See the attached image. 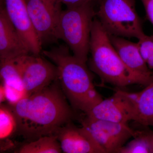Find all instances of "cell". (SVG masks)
I'll list each match as a JSON object with an SVG mask.
<instances>
[{
    "mask_svg": "<svg viewBox=\"0 0 153 153\" xmlns=\"http://www.w3.org/2000/svg\"><path fill=\"white\" fill-rule=\"evenodd\" d=\"M62 151L57 137L44 136L22 145L16 153H60Z\"/></svg>",
    "mask_w": 153,
    "mask_h": 153,
    "instance_id": "obj_16",
    "label": "cell"
},
{
    "mask_svg": "<svg viewBox=\"0 0 153 153\" xmlns=\"http://www.w3.org/2000/svg\"><path fill=\"white\" fill-rule=\"evenodd\" d=\"M66 99L57 79L16 104L9 105L16 117V134L29 141L54 135L75 117Z\"/></svg>",
    "mask_w": 153,
    "mask_h": 153,
    "instance_id": "obj_1",
    "label": "cell"
},
{
    "mask_svg": "<svg viewBox=\"0 0 153 153\" xmlns=\"http://www.w3.org/2000/svg\"><path fill=\"white\" fill-rule=\"evenodd\" d=\"M89 53V68L103 82L120 88L132 84L146 87L153 82V75L140 74L124 63L113 46L109 35L96 17L92 23Z\"/></svg>",
    "mask_w": 153,
    "mask_h": 153,
    "instance_id": "obj_3",
    "label": "cell"
},
{
    "mask_svg": "<svg viewBox=\"0 0 153 153\" xmlns=\"http://www.w3.org/2000/svg\"><path fill=\"white\" fill-rule=\"evenodd\" d=\"M136 133L139 135L146 141L151 153H153V131L150 130L135 131Z\"/></svg>",
    "mask_w": 153,
    "mask_h": 153,
    "instance_id": "obj_20",
    "label": "cell"
},
{
    "mask_svg": "<svg viewBox=\"0 0 153 153\" xmlns=\"http://www.w3.org/2000/svg\"><path fill=\"white\" fill-rule=\"evenodd\" d=\"M135 108V122L144 127H153V82L136 93H130Z\"/></svg>",
    "mask_w": 153,
    "mask_h": 153,
    "instance_id": "obj_15",
    "label": "cell"
},
{
    "mask_svg": "<svg viewBox=\"0 0 153 153\" xmlns=\"http://www.w3.org/2000/svg\"><path fill=\"white\" fill-rule=\"evenodd\" d=\"M42 54L57 67L60 86L74 110L86 113L103 100L86 63L71 55L66 45L44 50Z\"/></svg>",
    "mask_w": 153,
    "mask_h": 153,
    "instance_id": "obj_2",
    "label": "cell"
},
{
    "mask_svg": "<svg viewBox=\"0 0 153 153\" xmlns=\"http://www.w3.org/2000/svg\"><path fill=\"white\" fill-rule=\"evenodd\" d=\"M0 76L9 105H14L27 97L15 59L1 61Z\"/></svg>",
    "mask_w": 153,
    "mask_h": 153,
    "instance_id": "obj_13",
    "label": "cell"
},
{
    "mask_svg": "<svg viewBox=\"0 0 153 153\" xmlns=\"http://www.w3.org/2000/svg\"><path fill=\"white\" fill-rule=\"evenodd\" d=\"M144 7L147 18L153 25V0H140Z\"/></svg>",
    "mask_w": 153,
    "mask_h": 153,
    "instance_id": "obj_21",
    "label": "cell"
},
{
    "mask_svg": "<svg viewBox=\"0 0 153 153\" xmlns=\"http://www.w3.org/2000/svg\"><path fill=\"white\" fill-rule=\"evenodd\" d=\"M65 153H102L104 151L84 127L69 122L59 128L54 134Z\"/></svg>",
    "mask_w": 153,
    "mask_h": 153,
    "instance_id": "obj_11",
    "label": "cell"
},
{
    "mask_svg": "<svg viewBox=\"0 0 153 153\" xmlns=\"http://www.w3.org/2000/svg\"><path fill=\"white\" fill-rule=\"evenodd\" d=\"M109 36L111 41L118 54L129 68L140 74L153 76V71L145 62L137 42L134 43L119 36Z\"/></svg>",
    "mask_w": 153,
    "mask_h": 153,
    "instance_id": "obj_14",
    "label": "cell"
},
{
    "mask_svg": "<svg viewBox=\"0 0 153 153\" xmlns=\"http://www.w3.org/2000/svg\"><path fill=\"white\" fill-rule=\"evenodd\" d=\"M137 44L142 56L151 70L153 69V35L144 34L139 39Z\"/></svg>",
    "mask_w": 153,
    "mask_h": 153,
    "instance_id": "obj_18",
    "label": "cell"
},
{
    "mask_svg": "<svg viewBox=\"0 0 153 153\" xmlns=\"http://www.w3.org/2000/svg\"><path fill=\"white\" fill-rule=\"evenodd\" d=\"M95 1L96 0H60V2L66 5L67 8L78 7L92 3Z\"/></svg>",
    "mask_w": 153,
    "mask_h": 153,
    "instance_id": "obj_22",
    "label": "cell"
},
{
    "mask_svg": "<svg viewBox=\"0 0 153 153\" xmlns=\"http://www.w3.org/2000/svg\"><path fill=\"white\" fill-rule=\"evenodd\" d=\"M18 123L16 117L9 104L0 105V140L1 144L9 140L16 134Z\"/></svg>",
    "mask_w": 153,
    "mask_h": 153,
    "instance_id": "obj_17",
    "label": "cell"
},
{
    "mask_svg": "<svg viewBox=\"0 0 153 153\" xmlns=\"http://www.w3.org/2000/svg\"><path fill=\"white\" fill-rule=\"evenodd\" d=\"M31 23L42 45L56 42L62 3L60 0H26Z\"/></svg>",
    "mask_w": 153,
    "mask_h": 153,
    "instance_id": "obj_7",
    "label": "cell"
},
{
    "mask_svg": "<svg viewBox=\"0 0 153 153\" xmlns=\"http://www.w3.org/2000/svg\"><path fill=\"white\" fill-rule=\"evenodd\" d=\"M79 120L105 153H117L126 142L135 135V131L127 124L96 119L86 115Z\"/></svg>",
    "mask_w": 153,
    "mask_h": 153,
    "instance_id": "obj_8",
    "label": "cell"
},
{
    "mask_svg": "<svg viewBox=\"0 0 153 153\" xmlns=\"http://www.w3.org/2000/svg\"><path fill=\"white\" fill-rule=\"evenodd\" d=\"M31 54L25 41L11 23L4 9L0 8V60H13Z\"/></svg>",
    "mask_w": 153,
    "mask_h": 153,
    "instance_id": "obj_12",
    "label": "cell"
},
{
    "mask_svg": "<svg viewBox=\"0 0 153 153\" xmlns=\"http://www.w3.org/2000/svg\"><path fill=\"white\" fill-rule=\"evenodd\" d=\"M96 17L109 36L137 39L143 36L135 0H99Z\"/></svg>",
    "mask_w": 153,
    "mask_h": 153,
    "instance_id": "obj_5",
    "label": "cell"
},
{
    "mask_svg": "<svg viewBox=\"0 0 153 153\" xmlns=\"http://www.w3.org/2000/svg\"><path fill=\"white\" fill-rule=\"evenodd\" d=\"M27 97L58 79L55 64L40 55L29 54L15 59Z\"/></svg>",
    "mask_w": 153,
    "mask_h": 153,
    "instance_id": "obj_6",
    "label": "cell"
},
{
    "mask_svg": "<svg viewBox=\"0 0 153 153\" xmlns=\"http://www.w3.org/2000/svg\"><path fill=\"white\" fill-rule=\"evenodd\" d=\"M84 114L91 118L124 124L135 121L136 117L129 92L121 89H118L109 98L102 100Z\"/></svg>",
    "mask_w": 153,
    "mask_h": 153,
    "instance_id": "obj_9",
    "label": "cell"
},
{
    "mask_svg": "<svg viewBox=\"0 0 153 153\" xmlns=\"http://www.w3.org/2000/svg\"><path fill=\"white\" fill-rule=\"evenodd\" d=\"M92 3L62 10L56 30L57 40L64 41L74 56L85 63L89 53L92 23L96 17Z\"/></svg>",
    "mask_w": 153,
    "mask_h": 153,
    "instance_id": "obj_4",
    "label": "cell"
},
{
    "mask_svg": "<svg viewBox=\"0 0 153 153\" xmlns=\"http://www.w3.org/2000/svg\"><path fill=\"white\" fill-rule=\"evenodd\" d=\"M1 7L22 36L30 53L40 55L42 44L31 23L26 0H1Z\"/></svg>",
    "mask_w": 153,
    "mask_h": 153,
    "instance_id": "obj_10",
    "label": "cell"
},
{
    "mask_svg": "<svg viewBox=\"0 0 153 153\" xmlns=\"http://www.w3.org/2000/svg\"><path fill=\"white\" fill-rule=\"evenodd\" d=\"M134 139L120 148L117 153H151L146 140L135 133Z\"/></svg>",
    "mask_w": 153,
    "mask_h": 153,
    "instance_id": "obj_19",
    "label": "cell"
}]
</instances>
